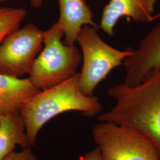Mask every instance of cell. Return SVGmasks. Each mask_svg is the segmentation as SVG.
Instances as JSON below:
<instances>
[{
  "instance_id": "cell-6",
  "label": "cell",
  "mask_w": 160,
  "mask_h": 160,
  "mask_svg": "<svg viewBox=\"0 0 160 160\" xmlns=\"http://www.w3.org/2000/svg\"><path fill=\"white\" fill-rule=\"evenodd\" d=\"M43 42V31L32 23L17 29L0 43V74L14 78L29 75Z\"/></svg>"
},
{
  "instance_id": "cell-11",
  "label": "cell",
  "mask_w": 160,
  "mask_h": 160,
  "mask_svg": "<svg viewBox=\"0 0 160 160\" xmlns=\"http://www.w3.org/2000/svg\"><path fill=\"white\" fill-rule=\"evenodd\" d=\"M17 145L22 148L30 147L20 113L0 116V160L14 151Z\"/></svg>"
},
{
  "instance_id": "cell-9",
  "label": "cell",
  "mask_w": 160,
  "mask_h": 160,
  "mask_svg": "<svg viewBox=\"0 0 160 160\" xmlns=\"http://www.w3.org/2000/svg\"><path fill=\"white\" fill-rule=\"evenodd\" d=\"M59 17L57 23L63 30V42L74 45L77 36L84 26L99 29L93 20V12L85 0H58Z\"/></svg>"
},
{
  "instance_id": "cell-3",
  "label": "cell",
  "mask_w": 160,
  "mask_h": 160,
  "mask_svg": "<svg viewBox=\"0 0 160 160\" xmlns=\"http://www.w3.org/2000/svg\"><path fill=\"white\" fill-rule=\"evenodd\" d=\"M63 36L57 23L43 32V48L36 58L28 77L40 90L57 86L78 73L81 54L74 45H66Z\"/></svg>"
},
{
  "instance_id": "cell-12",
  "label": "cell",
  "mask_w": 160,
  "mask_h": 160,
  "mask_svg": "<svg viewBox=\"0 0 160 160\" xmlns=\"http://www.w3.org/2000/svg\"><path fill=\"white\" fill-rule=\"evenodd\" d=\"M27 12L20 8L0 7V43L6 37L19 28Z\"/></svg>"
},
{
  "instance_id": "cell-8",
  "label": "cell",
  "mask_w": 160,
  "mask_h": 160,
  "mask_svg": "<svg viewBox=\"0 0 160 160\" xmlns=\"http://www.w3.org/2000/svg\"><path fill=\"white\" fill-rule=\"evenodd\" d=\"M158 0H110L103 8L99 28L109 36L114 35V28L122 17L135 22L150 23L155 20V6Z\"/></svg>"
},
{
  "instance_id": "cell-2",
  "label": "cell",
  "mask_w": 160,
  "mask_h": 160,
  "mask_svg": "<svg viewBox=\"0 0 160 160\" xmlns=\"http://www.w3.org/2000/svg\"><path fill=\"white\" fill-rule=\"evenodd\" d=\"M98 97L87 96L80 87V73L57 86L40 92L30 98L20 110L30 147L34 146L41 129L59 114L71 111L94 117L101 112Z\"/></svg>"
},
{
  "instance_id": "cell-14",
  "label": "cell",
  "mask_w": 160,
  "mask_h": 160,
  "mask_svg": "<svg viewBox=\"0 0 160 160\" xmlns=\"http://www.w3.org/2000/svg\"><path fill=\"white\" fill-rule=\"evenodd\" d=\"M78 160H102V158L99 149L96 147L80 156Z\"/></svg>"
},
{
  "instance_id": "cell-10",
  "label": "cell",
  "mask_w": 160,
  "mask_h": 160,
  "mask_svg": "<svg viewBox=\"0 0 160 160\" xmlns=\"http://www.w3.org/2000/svg\"><path fill=\"white\" fill-rule=\"evenodd\" d=\"M40 91L28 78L0 74V116L19 112L24 104Z\"/></svg>"
},
{
  "instance_id": "cell-4",
  "label": "cell",
  "mask_w": 160,
  "mask_h": 160,
  "mask_svg": "<svg viewBox=\"0 0 160 160\" xmlns=\"http://www.w3.org/2000/svg\"><path fill=\"white\" fill-rule=\"evenodd\" d=\"M76 42L80 45L82 58L80 89L87 96H93L97 86L133 51L131 48L121 51L110 46L100 38L98 29L90 26L82 27Z\"/></svg>"
},
{
  "instance_id": "cell-13",
  "label": "cell",
  "mask_w": 160,
  "mask_h": 160,
  "mask_svg": "<svg viewBox=\"0 0 160 160\" xmlns=\"http://www.w3.org/2000/svg\"><path fill=\"white\" fill-rule=\"evenodd\" d=\"M2 160H39L38 157L29 147L20 151H12Z\"/></svg>"
},
{
  "instance_id": "cell-7",
  "label": "cell",
  "mask_w": 160,
  "mask_h": 160,
  "mask_svg": "<svg viewBox=\"0 0 160 160\" xmlns=\"http://www.w3.org/2000/svg\"><path fill=\"white\" fill-rule=\"evenodd\" d=\"M126 75L124 84L129 86L141 83L160 69V23L141 40L136 50L123 61Z\"/></svg>"
},
{
  "instance_id": "cell-16",
  "label": "cell",
  "mask_w": 160,
  "mask_h": 160,
  "mask_svg": "<svg viewBox=\"0 0 160 160\" xmlns=\"http://www.w3.org/2000/svg\"><path fill=\"white\" fill-rule=\"evenodd\" d=\"M157 18H160V12H159L158 14H157L156 15H155L154 16L155 20H156V19H157Z\"/></svg>"
},
{
  "instance_id": "cell-1",
  "label": "cell",
  "mask_w": 160,
  "mask_h": 160,
  "mask_svg": "<svg viewBox=\"0 0 160 160\" xmlns=\"http://www.w3.org/2000/svg\"><path fill=\"white\" fill-rule=\"evenodd\" d=\"M108 94L116 103L99 115L98 120L142 133L155 143L160 154V69L136 86L122 83L113 86Z\"/></svg>"
},
{
  "instance_id": "cell-15",
  "label": "cell",
  "mask_w": 160,
  "mask_h": 160,
  "mask_svg": "<svg viewBox=\"0 0 160 160\" xmlns=\"http://www.w3.org/2000/svg\"><path fill=\"white\" fill-rule=\"evenodd\" d=\"M4 1L6 0H0V2ZM30 5L34 8H40L43 2V0H30Z\"/></svg>"
},
{
  "instance_id": "cell-5",
  "label": "cell",
  "mask_w": 160,
  "mask_h": 160,
  "mask_svg": "<svg viewBox=\"0 0 160 160\" xmlns=\"http://www.w3.org/2000/svg\"><path fill=\"white\" fill-rule=\"evenodd\" d=\"M92 133L102 160H160L155 143L131 128L99 122Z\"/></svg>"
}]
</instances>
